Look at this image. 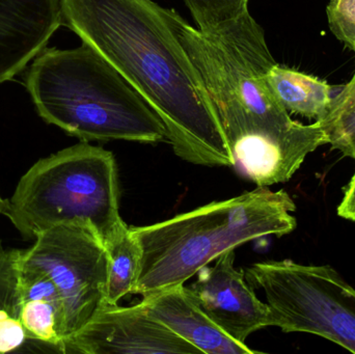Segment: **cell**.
<instances>
[{"label":"cell","mask_w":355,"mask_h":354,"mask_svg":"<svg viewBox=\"0 0 355 354\" xmlns=\"http://www.w3.org/2000/svg\"><path fill=\"white\" fill-rule=\"evenodd\" d=\"M141 303L150 315L202 353H259L223 332L200 309L184 285L148 295Z\"/></svg>","instance_id":"obj_11"},{"label":"cell","mask_w":355,"mask_h":354,"mask_svg":"<svg viewBox=\"0 0 355 354\" xmlns=\"http://www.w3.org/2000/svg\"><path fill=\"white\" fill-rule=\"evenodd\" d=\"M338 214L345 220L355 222V172L348 186L345 195L338 208Z\"/></svg>","instance_id":"obj_19"},{"label":"cell","mask_w":355,"mask_h":354,"mask_svg":"<svg viewBox=\"0 0 355 354\" xmlns=\"http://www.w3.org/2000/svg\"><path fill=\"white\" fill-rule=\"evenodd\" d=\"M235 249L217 258L213 266L198 272V280L187 287L192 299L227 336L239 343L254 332L275 326L267 303L257 297L245 274L234 265Z\"/></svg>","instance_id":"obj_9"},{"label":"cell","mask_w":355,"mask_h":354,"mask_svg":"<svg viewBox=\"0 0 355 354\" xmlns=\"http://www.w3.org/2000/svg\"><path fill=\"white\" fill-rule=\"evenodd\" d=\"M107 251L108 274L105 303L116 305L132 294L141 270V247L126 222L104 245Z\"/></svg>","instance_id":"obj_15"},{"label":"cell","mask_w":355,"mask_h":354,"mask_svg":"<svg viewBox=\"0 0 355 354\" xmlns=\"http://www.w3.org/2000/svg\"><path fill=\"white\" fill-rule=\"evenodd\" d=\"M245 278L264 291L275 326L284 333L317 335L355 353V289L333 267L261 262Z\"/></svg>","instance_id":"obj_6"},{"label":"cell","mask_w":355,"mask_h":354,"mask_svg":"<svg viewBox=\"0 0 355 354\" xmlns=\"http://www.w3.org/2000/svg\"><path fill=\"white\" fill-rule=\"evenodd\" d=\"M8 207V200L3 199L0 195V215H4Z\"/></svg>","instance_id":"obj_21"},{"label":"cell","mask_w":355,"mask_h":354,"mask_svg":"<svg viewBox=\"0 0 355 354\" xmlns=\"http://www.w3.org/2000/svg\"><path fill=\"white\" fill-rule=\"evenodd\" d=\"M295 210L287 191L258 186L151 226L130 227L141 253L132 294L145 297L184 285L213 260L248 241L290 234L297 226Z\"/></svg>","instance_id":"obj_4"},{"label":"cell","mask_w":355,"mask_h":354,"mask_svg":"<svg viewBox=\"0 0 355 354\" xmlns=\"http://www.w3.org/2000/svg\"><path fill=\"white\" fill-rule=\"evenodd\" d=\"M4 216L25 239L80 224L105 245L125 222L114 154L81 141L40 159L19 181Z\"/></svg>","instance_id":"obj_5"},{"label":"cell","mask_w":355,"mask_h":354,"mask_svg":"<svg viewBox=\"0 0 355 354\" xmlns=\"http://www.w3.org/2000/svg\"><path fill=\"white\" fill-rule=\"evenodd\" d=\"M198 28L211 33L248 12V0H184Z\"/></svg>","instance_id":"obj_17"},{"label":"cell","mask_w":355,"mask_h":354,"mask_svg":"<svg viewBox=\"0 0 355 354\" xmlns=\"http://www.w3.org/2000/svg\"><path fill=\"white\" fill-rule=\"evenodd\" d=\"M62 25L60 0H0V85L24 70Z\"/></svg>","instance_id":"obj_10"},{"label":"cell","mask_w":355,"mask_h":354,"mask_svg":"<svg viewBox=\"0 0 355 354\" xmlns=\"http://www.w3.org/2000/svg\"><path fill=\"white\" fill-rule=\"evenodd\" d=\"M319 122L331 148L355 160V96L342 100L334 98L329 114Z\"/></svg>","instance_id":"obj_16"},{"label":"cell","mask_w":355,"mask_h":354,"mask_svg":"<svg viewBox=\"0 0 355 354\" xmlns=\"http://www.w3.org/2000/svg\"><path fill=\"white\" fill-rule=\"evenodd\" d=\"M21 256L22 249L6 247L0 241V353L21 351L28 343L37 344L21 322Z\"/></svg>","instance_id":"obj_14"},{"label":"cell","mask_w":355,"mask_h":354,"mask_svg":"<svg viewBox=\"0 0 355 354\" xmlns=\"http://www.w3.org/2000/svg\"><path fill=\"white\" fill-rule=\"evenodd\" d=\"M355 91V72L354 77H352V80L345 85V87H342L341 89H340V93L342 94H352Z\"/></svg>","instance_id":"obj_20"},{"label":"cell","mask_w":355,"mask_h":354,"mask_svg":"<svg viewBox=\"0 0 355 354\" xmlns=\"http://www.w3.org/2000/svg\"><path fill=\"white\" fill-rule=\"evenodd\" d=\"M64 353H202L150 315L139 303L127 308L105 303L83 330L64 343Z\"/></svg>","instance_id":"obj_8"},{"label":"cell","mask_w":355,"mask_h":354,"mask_svg":"<svg viewBox=\"0 0 355 354\" xmlns=\"http://www.w3.org/2000/svg\"><path fill=\"white\" fill-rule=\"evenodd\" d=\"M266 79L288 112L316 121L323 120L329 114L336 95L334 87L327 81L279 64L268 71Z\"/></svg>","instance_id":"obj_13"},{"label":"cell","mask_w":355,"mask_h":354,"mask_svg":"<svg viewBox=\"0 0 355 354\" xmlns=\"http://www.w3.org/2000/svg\"><path fill=\"white\" fill-rule=\"evenodd\" d=\"M62 24L107 60L159 116L190 163L233 166L210 97L153 0H60Z\"/></svg>","instance_id":"obj_1"},{"label":"cell","mask_w":355,"mask_h":354,"mask_svg":"<svg viewBox=\"0 0 355 354\" xmlns=\"http://www.w3.org/2000/svg\"><path fill=\"white\" fill-rule=\"evenodd\" d=\"M25 87L46 123L81 141L155 143L166 139L159 116L87 44L42 50L25 74Z\"/></svg>","instance_id":"obj_3"},{"label":"cell","mask_w":355,"mask_h":354,"mask_svg":"<svg viewBox=\"0 0 355 354\" xmlns=\"http://www.w3.org/2000/svg\"><path fill=\"white\" fill-rule=\"evenodd\" d=\"M21 322L31 341L64 353L62 306L53 282L41 270L20 262Z\"/></svg>","instance_id":"obj_12"},{"label":"cell","mask_w":355,"mask_h":354,"mask_svg":"<svg viewBox=\"0 0 355 354\" xmlns=\"http://www.w3.org/2000/svg\"><path fill=\"white\" fill-rule=\"evenodd\" d=\"M21 261L53 282L62 301L64 347L105 305L108 259L103 242L85 224H60L22 249Z\"/></svg>","instance_id":"obj_7"},{"label":"cell","mask_w":355,"mask_h":354,"mask_svg":"<svg viewBox=\"0 0 355 354\" xmlns=\"http://www.w3.org/2000/svg\"><path fill=\"white\" fill-rule=\"evenodd\" d=\"M327 14L331 33L355 52V0H329Z\"/></svg>","instance_id":"obj_18"},{"label":"cell","mask_w":355,"mask_h":354,"mask_svg":"<svg viewBox=\"0 0 355 354\" xmlns=\"http://www.w3.org/2000/svg\"><path fill=\"white\" fill-rule=\"evenodd\" d=\"M354 96H355V91H354V93H352V94L338 93L337 95L335 96V99H337V100L347 99V98L354 97Z\"/></svg>","instance_id":"obj_22"},{"label":"cell","mask_w":355,"mask_h":354,"mask_svg":"<svg viewBox=\"0 0 355 354\" xmlns=\"http://www.w3.org/2000/svg\"><path fill=\"white\" fill-rule=\"evenodd\" d=\"M164 14L210 97L233 168L254 174L275 166L306 125L290 118L267 82L277 62L262 27L246 12L202 33L174 10L164 8Z\"/></svg>","instance_id":"obj_2"}]
</instances>
